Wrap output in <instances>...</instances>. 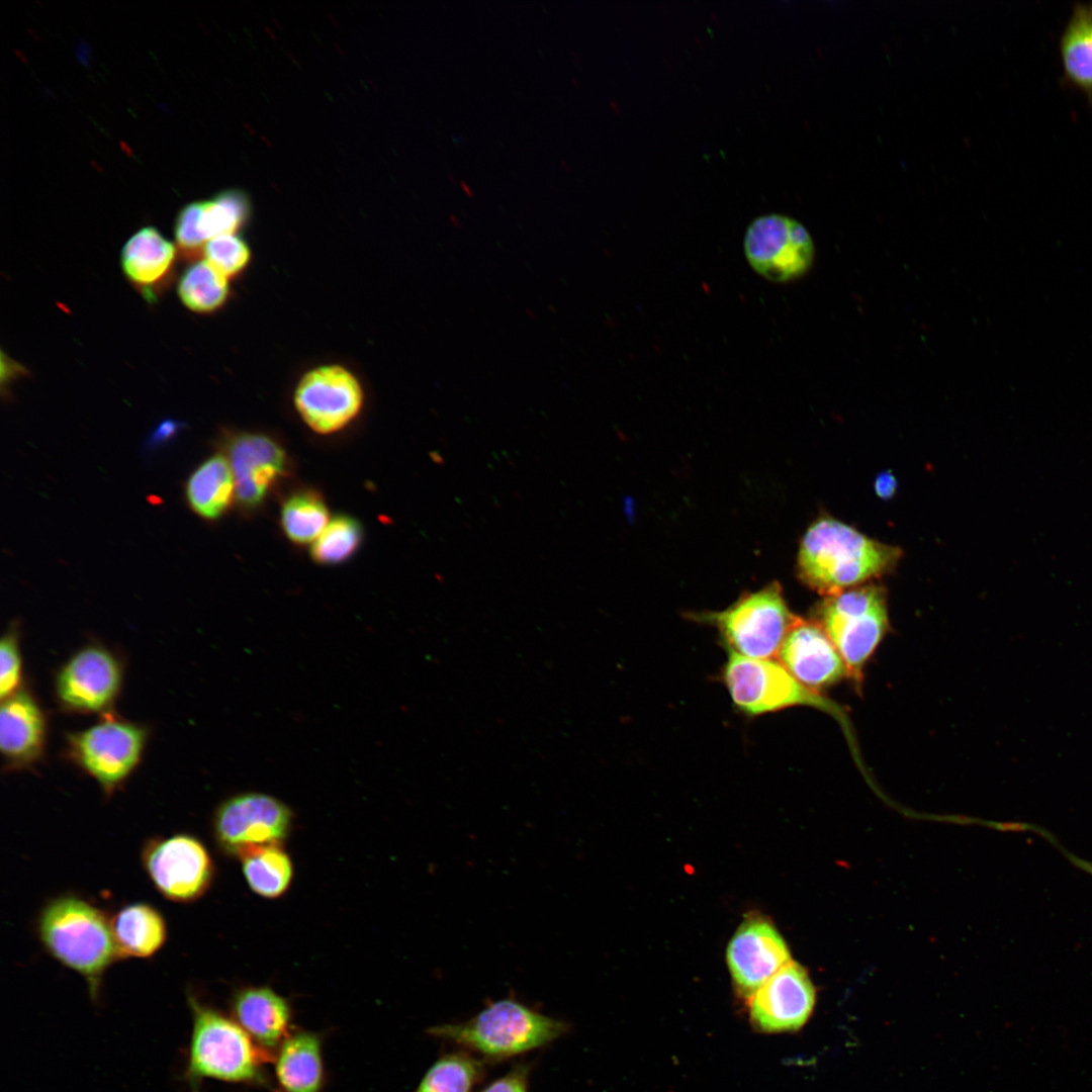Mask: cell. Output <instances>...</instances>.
Wrapping results in <instances>:
<instances>
[{
	"label": "cell",
	"mask_w": 1092,
	"mask_h": 1092,
	"mask_svg": "<svg viewBox=\"0 0 1092 1092\" xmlns=\"http://www.w3.org/2000/svg\"><path fill=\"white\" fill-rule=\"evenodd\" d=\"M122 667L107 648L88 645L75 652L60 668L55 692L64 710L92 714L106 711L117 698Z\"/></svg>",
	"instance_id": "obj_13"
},
{
	"label": "cell",
	"mask_w": 1092,
	"mask_h": 1092,
	"mask_svg": "<svg viewBox=\"0 0 1092 1092\" xmlns=\"http://www.w3.org/2000/svg\"><path fill=\"white\" fill-rule=\"evenodd\" d=\"M192 1016L182 1079L190 1092H201L205 1079L248 1083L261 1079L260 1059L250 1035L218 1010L187 994Z\"/></svg>",
	"instance_id": "obj_3"
},
{
	"label": "cell",
	"mask_w": 1092,
	"mask_h": 1092,
	"mask_svg": "<svg viewBox=\"0 0 1092 1092\" xmlns=\"http://www.w3.org/2000/svg\"><path fill=\"white\" fill-rule=\"evenodd\" d=\"M1060 54L1067 79L1092 94V5H1077L1061 35Z\"/></svg>",
	"instance_id": "obj_24"
},
{
	"label": "cell",
	"mask_w": 1092,
	"mask_h": 1092,
	"mask_svg": "<svg viewBox=\"0 0 1092 1092\" xmlns=\"http://www.w3.org/2000/svg\"><path fill=\"white\" fill-rule=\"evenodd\" d=\"M141 858L155 889L174 902L196 901L213 881L214 864L207 848L188 833L148 840Z\"/></svg>",
	"instance_id": "obj_10"
},
{
	"label": "cell",
	"mask_w": 1092,
	"mask_h": 1092,
	"mask_svg": "<svg viewBox=\"0 0 1092 1092\" xmlns=\"http://www.w3.org/2000/svg\"><path fill=\"white\" fill-rule=\"evenodd\" d=\"M225 457L236 485V498L245 510L259 508L288 471L287 454L274 438L255 432L224 437Z\"/></svg>",
	"instance_id": "obj_14"
},
{
	"label": "cell",
	"mask_w": 1092,
	"mask_h": 1092,
	"mask_svg": "<svg viewBox=\"0 0 1092 1092\" xmlns=\"http://www.w3.org/2000/svg\"><path fill=\"white\" fill-rule=\"evenodd\" d=\"M779 658L795 678L816 692L848 675L843 659L822 626L798 617L785 637Z\"/></svg>",
	"instance_id": "obj_17"
},
{
	"label": "cell",
	"mask_w": 1092,
	"mask_h": 1092,
	"mask_svg": "<svg viewBox=\"0 0 1092 1092\" xmlns=\"http://www.w3.org/2000/svg\"><path fill=\"white\" fill-rule=\"evenodd\" d=\"M300 419L315 433L328 435L349 426L364 406L359 377L339 363L316 365L305 371L293 390Z\"/></svg>",
	"instance_id": "obj_9"
},
{
	"label": "cell",
	"mask_w": 1092,
	"mask_h": 1092,
	"mask_svg": "<svg viewBox=\"0 0 1092 1092\" xmlns=\"http://www.w3.org/2000/svg\"><path fill=\"white\" fill-rule=\"evenodd\" d=\"M481 1074L480 1064L465 1054L439 1059L415 1092H471Z\"/></svg>",
	"instance_id": "obj_29"
},
{
	"label": "cell",
	"mask_w": 1092,
	"mask_h": 1092,
	"mask_svg": "<svg viewBox=\"0 0 1092 1092\" xmlns=\"http://www.w3.org/2000/svg\"><path fill=\"white\" fill-rule=\"evenodd\" d=\"M202 254L204 260L228 279L242 275L252 261L249 244L238 234L210 239L204 245Z\"/></svg>",
	"instance_id": "obj_31"
},
{
	"label": "cell",
	"mask_w": 1092,
	"mask_h": 1092,
	"mask_svg": "<svg viewBox=\"0 0 1092 1092\" xmlns=\"http://www.w3.org/2000/svg\"><path fill=\"white\" fill-rule=\"evenodd\" d=\"M239 857L247 884L259 896L277 898L288 889L293 869L281 844L251 847Z\"/></svg>",
	"instance_id": "obj_25"
},
{
	"label": "cell",
	"mask_w": 1092,
	"mask_h": 1092,
	"mask_svg": "<svg viewBox=\"0 0 1092 1092\" xmlns=\"http://www.w3.org/2000/svg\"><path fill=\"white\" fill-rule=\"evenodd\" d=\"M290 809L262 793H244L222 802L212 819L214 839L225 853L240 856L251 847L280 844L291 828Z\"/></svg>",
	"instance_id": "obj_12"
},
{
	"label": "cell",
	"mask_w": 1092,
	"mask_h": 1092,
	"mask_svg": "<svg viewBox=\"0 0 1092 1092\" xmlns=\"http://www.w3.org/2000/svg\"><path fill=\"white\" fill-rule=\"evenodd\" d=\"M899 548L878 542L831 518H821L806 531L799 550L801 579L825 597L852 588L889 571Z\"/></svg>",
	"instance_id": "obj_2"
},
{
	"label": "cell",
	"mask_w": 1092,
	"mask_h": 1092,
	"mask_svg": "<svg viewBox=\"0 0 1092 1092\" xmlns=\"http://www.w3.org/2000/svg\"><path fill=\"white\" fill-rule=\"evenodd\" d=\"M724 681L735 706L748 715H761L794 706L834 713L835 705L801 684L772 658L757 659L729 651Z\"/></svg>",
	"instance_id": "obj_8"
},
{
	"label": "cell",
	"mask_w": 1092,
	"mask_h": 1092,
	"mask_svg": "<svg viewBox=\"0 0 1092 1092\" xmlns=\"http://www.w3.org/2000/svg\"><path fill=\"white\" fill-rule=\"evenodd\" d=\"M362 538V527L356 519L337 516L313 542L311 557L322 565L342 563L356 553Z\"/></svg>",
	"instance_id": "obj_30"
},
{
	"label": "cell",
	"mask_w": 1092,
	"mask_h": 1092,
	"mask_svg": "<svg viewBox=\"0 0 1092 1092\" xmlns=\"http://www.w3.org/2000/svg\"><path fill=\"white\" fill-rule=\"evenodd\" d=\"M251 205L241 190L231 189L201 201L199 230L206 243L215 237L237 234L248 221Z\"/></svg>",
	"instance_id": "obj_28"
},
{
	"label": "cell",
	"mask_w": 1092,
	"mask_h": 1092,
	"mask_svg": "<svg viewBox=\"0 0 1092 1092\" xmlns=\"http://www.w3.org/2000/svg\"><path fill=\"white\" fill-rule=\"evenodd\" d=\"M177 251L156 228L145 226L133 234L121 250V267L128 281L148 300L170 281Z\"/></svg>",
	"instance_id": "obj_19"
},
{
	"label": "cell",
	"mask_w": 1092,
	"mask_h": 1092,
	"mask_svg": "<svg viewBox=\"0 0 1092 1092\" xmlns=\"http://www.w3.org/2000/svg\"><path fill=\"white\" fill-rule=\"evenodd\" d=\"M753 1023L766 1032L803 1026L815 1005V989L806 970L790 962L750 997Z\"/></svg>",
	"instance_id": "obj_15"
},
{
	"label": "cell",
	"mask_w": 1092,
	"mask_h": 1092,
	"mask_svg": "<svg viewBox=\"0 0 1092 1092\" xmlns=\"http://www.w3.org/2000/svg\"><path fill=\"white\" fill-rule=\"evenodd\" d=\"M329 524V511L323 495L306 488L293 492L283 503L281 525L293 543L315 541Z\"/></svg>",
	"instance_id": "obj_27"
},
{
	"label": "cell",
	"mask_w": 1092,
	"mask_h": 1092,
	"mask_svg": "<svg viewBox=\"0 0 1092 1092\" xmlns=\"http://www.w3.org/2000/svg\"><path fill=\"white\" fill-rule=\"evenodd\" d=\"M177 428L178 424L172 421L163 422L154 432L153 437L151 438V444L158 445L169 440L175 434Z\"/></svg>",
	"instance_id": "obj_36"
},
{
	"label": "cell",
	"mask_w": 1092,
	"mask_h": 1092,
	"mask_svg": "<svg viewBox=\"0 0 1092 1092\" xmlns=\"http://www.w3.org/2000/svg\"><path fill=\"white\" fill-rule=\"evenodd\" d=\"M229 280L205 260L193 261L181 274L178 295L191 311L210 314L222 308L231 295Z\"/></svg>",
	"instance_id": "obj_26"
},
{
	"label": "cell",
	"mask_w": 1092,
	"mask_h": 1092,
	"mask_svg": "<svg viewBox=\"0 0 1092 1092\" xmlns=\"http://www.w3.org/2000/svg\"><path fill=\"white\" fill-rule=\"evenodd\" d=\"M896 488V478L890 472H883L877 477L875 489L882 498L891 497L895 493Z\"/></svg>",
	"instance_id": "obj_35"
},
{
	"label": "cell",
	"mask_w": 1092,
	"mask_h": 1092,
	"mask_svg": "<svg viewBox=\"0 0 1092 1092\" xmlns=\"http://www.w3.org/2000/svg\"><path fill=\"white\" fill-rule=\"evenodd\" d=\"M699 616L717 627L729 651L757 659L779 654L797 618L790 612L777 582L744 595L723 611Z\"/></svg>",
	"instance_id": "obj_6"
},
{
	"label": "cell",
	"mask_w": 1092,
	"mask_h": 1092,
	"mask_svg": "<svg viewBox=\"0 0 1092 1092\" xmlns=\"http://www.w3.org/2000/svg\"><path fill=\"white\" fill-rule=\"evenodd\" d=\"M47 721L35 698L25 690L1 700L0 749L5 767L32 766L44 750Z\"/></svg>",
	"instance_id": "obj_18"
},
{
	"label": "cell",
	"mask_w": 1092,
	"mask_h": 1092,
	"mask_svg": "<svg viewBox=\"0 0 1092 1092\" xmlns=\"http://www.w3.org/2000/svg\"><path fill=\"white\" fill-rule=\"evenodd\" d=\"M814 244L807 229L781 213L755 217L744 236V253L752 269L771 282L803 276L814 260Z\"/></svg>",
	"instance_id": "obj_11"
},
{
	"label": "cell",
	"mask_w": 1092,
	"mask_h": 1092,
	"mask_svg": "<svg viewBox=\"0 0 1092 1092\" xmlns=\"http://www.w3.org/2000/svg\"><path fill=\"white\" fill-rule=\"evenodd\" d=\"M566 1029L563 1021L508 998L490 1003L466 1022L434 1026L428 1032L489 1057L505 1058L544 1045Z\"/></svg>",
	"instance_id": "obj_4"
},
{
	"label": "cell",
	"mask_w": 1092,
	"mask_h": 1092,
	"mask_svg": "<svg viewBox=\"0 0 1092 1092\" xmlns=\"http://www.w3.org/2000/svg\"><path fill=\"white\" fill-rule=\"evenodd\" d=\"M35 929L44 950L78 973L92 1001H98L106 971L122 959L110 917L88 900L64 894L42 906Z\"/></svg>",
	"instance_id": "obj_1"
},
{
	"label": "cell",
	"mask_w": 1092,
	"mask_h": 1092,
	"mask_svg": "<svg viewBox=\"0 0 1092 1092\" xmlns=\"http://www.w3.org/2000/svg\"><path fill=\"white\" fill-rule=\"evenodd\" d=\"M482 1092H527L524 1069H517L488 1085Z\"/></svg>",
	"instance_id": "obj_34"
},
{
	"label": "cell",
	"mask_w": 1092,
	"mask_h": 1092,
	"mask_svg": "<svg viewBox=\"0 0 1092 1092\" xmlns=\"http://www.w3.org/2000/svg\"><path fill=\"white\" fill-rule=\"evenodd\" d=\"M232 1010L241 1027L265 1049H274L287 1032L289 1005L268 987L241 989L233 998Z\"/></svg>",
	"instance_id": "obj_20"
},
{
	"label": "cell",
	"mask_w": 1092,
	"mask_h": 1092,
	"mask_svg": "<svg viewBox=\"0 0 1092 1092\" xmlns=\"http://www.w3.org/2000/svg\"><path fill=\"white\" fill-rule=\"evenodd\" d=\"M461 185H462L463 189L466 191V193L468 195L472 196V191H471L470 187H468V185H466L463 181L461 182Z\"/></svg>",
	"instance_id": "obj_37"
},
{
	"label": "cell",
	"mask_w": 1092,
	"mask_h": 1092,
	"mask_svg": "<svg viewBox=\"0 0 1092 1092\" xmlns=\"http://www.w3.org/2000/svg\"><path fill=\"white\" fill-rule=\"evenodd\" d=\"M791 962L789 948L767 921L742 923L727 948V963L737 989L751 997L769 978Z\"/></svg>",
	"instance_id": "obj_16"
},
{
	"label": "cell",
	"mask_w": 1092,
	"mask_h": 1092,
	"mask_svg": "<svg viewBox=\"0 0 1092 1092\" xmlns=\"http://www.w3.org/2000/svg\"><path fill=\"white\" fill-rule=\"evenodd\" d=\"M275 1072L284 1092H320L324 1067L318 1036L298 1031L286 1037L276 1058Z\"/></svg>",
	"instance_id": "obj_22"
},
{
	"label": "cell",
	"mask_w": 1092,
	"mask_h": 1092,
	"mask_svg": "<svg viewBox=\"0 0 1092 1092\" xmlns=\"http://www.w3.org/2000/svg\"><path fill=\"white\" fill-rule=\"evenodd\" d=\"M201 201L190 202L178 213L174 234L181 254L187 259H194L203 250L206 241L199 230Z\"/></svg>",
	"instance_id": "obj_33"
},
{
	"label": "cell",
	"mask_w": 1092,
	"mask_h": 1092,
	"mask_svg": "<svg viewBox=\"0 0 1092 1092\" xmlns=\"http://www.w3.org/2000/svg\"><path fill=\"white\" fill-rule=\"evenodd\" d=\"M147 738L145 727L104 716L98 723L68 735L67 754L110 796L138 766Z\"/></svg>",
	"instance_id": "obj_7"
},
{
	"label": "cell",
	"mask_w": 1092,
	"mask_h": 1092,
	"mask_svg": "<svg viewBox=\"0 0 1092 1092\" xmlns=\"http://www.w3.org/2000/svg\"><path fill=\"white\" fill-rule=\"evenodd\" d=\"M191 510L205 520H216L231 508L236 497L235 478L228 458L214 454L190 474L185 486Z\"/></svg>",
	"instance_id": "obj_23"
},
{
	"label": "cell",
	"mask_w": 1092,
	"mask_h": 1092,
	"mask_svg": "<svg viewBox=\"0 0 1092 1092\" xmlns=\"http://www.w3.org/2000/svg\"><path fill=\"white\" fill-rule=\"evenodd\" d=\"M817 614L848 675L859 681L864 663L888 630L885 590L876 584L848 588L825 597Z\"/></svg>",
	"instance_id": "obj_5"
},
{
	"label": "cell",
	"mask_w": 1092,
	"mask_h": 1092,
	"mask_svg": "<svg viewBox=\"0 0 1092 1092\" xmlns=\"http://www.w3.org/2000/svg\"><path fill=\"white\" fill-rule=\"evenodd\" d=\"M113 936L122 959H148L156 954L167 939V924L153 905L135 902L122 906L111 917Z\"/></svg>",
	"instance_id": "obj_21"
},
{
	"label": "cell",
	"mask_w": 1092,
	"mask_h": 1092,
	"mask_svg": "<svg viewBox=\"0 0 1092 1092\" xmlns=\"http://www.w3.org/2000/svg\"><path fill=\"white\" fill-rule=\"evenodd\" d=\"M22 661L17 630L5 632L0 643V698L4 700L21 690Z\"/></svg>",
	"instance_id": "obj_32"
}]
</instances>
